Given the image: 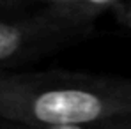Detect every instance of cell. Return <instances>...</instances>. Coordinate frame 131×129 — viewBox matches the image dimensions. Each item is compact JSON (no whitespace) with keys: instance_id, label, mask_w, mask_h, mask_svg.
I'll return each mask as SVG.
<instances>
[{"instance_id":"obj_1","label":"cell","mask_w":131,"mask_h":129,"mask_svg":"<svg viewBox=\"0 0 131 129\" xmlns=\"http://www.w3.org/2000/svg\"><path fill=\"white\" fill-rule=\"evenodd\" d=\"M0 120L57 129H131V80L0 71Z\"/></svg>"},{"instance_id":"obj_2","label":"cell","mask_w":131,"mask_h":129,"mask_svg":"<svg viewBox=\"0 0 131 129\" xmlns=\"http://www.w3.org/2000/svg\"><path fill=\"white\" fill-rule=\"evenodd\" d=\"M90 30L92 16L60 5L32 16L0 18V71L82 39Z\"/></svg>"},{"instance_id":"obj_3","label":"cell","mask_w":131,"mask_h":129,"mask_svg":"<svg viewBox=\"0 0 131 129\" xmlns=\"http://www.w3.org/2000/svg\"><path fill=\"white\" fill-rule=\"evenodd\" d=\"M117 2H121V0H78L71 9L80 11V13L89 14V16H92V18H94L97 13H101V11H103V9H106V7L115 5Z\"/></svg>"},{"instance_id":"obj_4","label":"cell","mask_w":131,"mask_h":129,"mask_svg":"<svg viewBox=\"0 0 131 129\" xmlns=\"http://www.w3.org/2000/svg\"><path fill=\"white\" fill-rule=\"evenodd\" d=\"M121 20L126 23L128 27H131V5H124V7H121Z\"/></svg>"},{"instance_id":"obj_5","label":"cell","mask_w":131,"mask_h":129,"mask_svg":"<svg viewBox=\"0 0 131 129\" xmlns=\"http://www.w3.org/2000/svg\"><path fill=\"white\" fill-rule=\"evenodd\" d=\"M44 2H48L50 5H60V7H73L78 0H44Z\"/></svg>"},{"instance_id":"obj_6","label":"cell","mask_w":131,"mask_h":129,"mask_svg":"<svg viewBox=\"0 0 131 129\" xmlns=\"http://www.w3.org/2000/svg\"><path fill=\"white\" fill-rule=\"evenodd\" d=\"M14 2H20V0H0V4H14Z\"/></svg>"}]
</instances>
